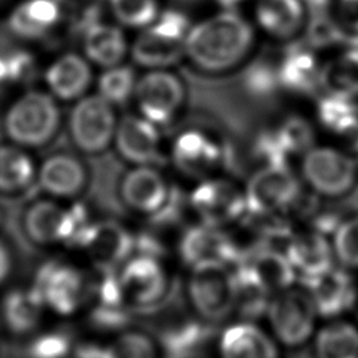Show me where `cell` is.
I'll return each mask as SVG.
<instances>
[{
  "mask_svg": "<svg viewBox=\"0 0 358 358\" xmlns=\"http://www.w3.org/2000/svg\"><path fill=\"white\" fill-rule=\"evenodd\" d=\"M1 222H3V215H1V211H0V225H1Z\"/></svg>",
  "mask_w": 358,
  "mask_h": 358,
  "instance_id": "obj_42",
  "label": "cell"
},
{
  "mask_svg": "<svg viewBox=\"0 0 358 358\" xmlns=\"http://www.w3.org/2000/svg\"><path fill=\"white\" fill-rule=\"evenodd\" d=\"M282 81L294 90H309L319 77V67L315 59L306 52H296L282 64Z\"/></svg>",
  "mask_w": 358,
  "mask_h": 358,
  "instance_id": "obj_36",
  "label": "cell"
},
{
  "mask_svg": "<svg viewBox=\"0 0 358 358\" xmlns=\"http://www.w3.org/2000/svg\"><path fill=\"white\" fill-rule=\"evenodd\" d=\"M36 185V166L18 145H0V196H24Z\"/></svg>",
  "mask_w": 358,
  "mask_h": 358,
  "instance_id": "obj_29",
  "label": "cell"
},
{
  "mask_svg": "<svg viewBox=\"0 0 358 358\" xmlns=\"http://www.w3.org/2000/svg\"><path fill=\"white\" fill-rule=\"evenodd\" d=\"M245 197L252 215L278 218L295 208L301 199V183L285 165L270 164L250 176Z\"/></svg>",
  "mask_w": 358,
  "mask_h": 358,
  "instance_id": "obj_9",
  "label": "cell"
},
{
  "mask_svg": "<svg viewBox=\"0 0 358 358\" xmlns=\"http://www.w3.org/2000/svg\"><path fill=\"white\" fill-rule=\"evenodd\" d=\"M73 358H103L102 347H95V345H78V344H77Z\"/></svg>",
  "mask_w": 358,
  "mask_h": 358,
  "instance_id": "obj_38",
  "label": "cell"
},
{
  "mask_svg": "<svg viewBox=\"0 0 358 358\" xmlns=\"http://www.w3.org/2000/svg\"><path fill=\"white\" fill-rule=\"evenodd\" d=\"M59 0H24L8 15V29L25 41L45 38L60 21Z\"/></svg>",
  "mask_w": 358,
  "mask_h": 358,
  "instance_id": "obj_27",
  "label": "cell"
},
{
  "mask_svg": "<svg viewBox=\"0 0 358 358\" xmlns=\"http://www.w3.org/2000/svg\"><path fill=\"white\" fill-rule=\"evenodd\" d=\"M176 249L180 260L187 267L206 262L235 266L241 257V252L227 229L201 222L186 228L180 234Z\"/></svg>",
  "mask_w": 358,
  "mask_h": 358,
  "instance_id": "obj_16",
  "label": "cell"
},
{
  "mask_svg": "<svg viewBox=\"0 0 358 358\" xmlns=\"http://www.w3.org/2000/svg\"><path fill=\"white\" fill-rule=\"evenodd\" d=\"M140 116L157 126L171 123L180 112L186 91L183 81L166 69H150L137 78L134 95Z\"/></svg>",
  "mask_w": 358,
  "mask_h": 358,
  "instance_id": "obj_14",
  "label": "cell"
},
{
  "mask_svg": "<svg viewBox=\"0 0 358 358\" xmlns=\"http://www.w3.org/2000/svg\"><path fill=\"white\" fill-rule=\"evenodd\" d=\"M14 270V259L8 245L0 239V288L8 281Z\"/></svg>",
  "mask_w": 358,
  "mask_h": 358,
  "instance_id": "obj_37",
  "label": "cell"
},
{
  "mask_svg": "<svg viewBox=\"0 0 358 358\" xmlns=\"http://www.w3.org/2000/svg\"><path fill=\"white\" fill-rule=\"evenodd\" d=\"M113 143L119 155L133 165H152L161 157L158 126L143 116L122 117L117 122Z\"/></svg>",
  "mask_w": 358,
  "mask_h": 358,
  "instance_id": "obj_24",
  "label": "cell"
},
{
  "mask_svg": "<svg viewBox=\"0 0 358 358\" xmlns=\"http://www.w3.org/2000/svg\"><path fill=\"white\" fill-rule=\"evenodd\" d=\"M87 222L85 213L80 206H67L52 197H38L28 201L20 217V227L25 239L42 249L71 248Z\"/></svg>",
  "mask_w": 358,
  "mask_h": 358,
  "instance_id": "obj_6",
  "label": "cell"
},
{
  "mask_svg": "<svg viewBox=\"0 0 358 358\" xmlns=\"http://www.w3.org/2000/svg\"><path fill=\"white\" fill-rule=\"evenodd\" d=\"M270 333L278 344L298 350L312 340L317 312L303 287H289L271 296L264 313Z\"/></svg>",
  "mask_w": 358,
  "mask_h": 358,
  "instance_id": "obj_7",
  "label": "cell"
},
{
  "mask_svg": "<svg viewBox=\"0 0 358 358\" xmlns=\"http://www.w3.org/2000/svg\"><path fill=\"white\" fill-rule=\"evenodd\" d=\"M354 309L357 310V313H358V295H357V301H355V305H354Z\"/></svg>",
  "mask_w": 358,
  "mask_h": 358,
  "instance_id": "obj_41",
  "label": "cell"
},
{
  "mask_svg": "<svg viewBox=\"0 0 358 358\" xmlns=\"http://www.w3.org/2000/svg\"><path fill=\"white\" fill-rule=\"evenodd\" d=\"M305 183L317 196L340 199L347 196L358 180V162L336 147L317 145L305 151L301 162Z\"/></svg>",
  "mask_w": 358,
  "mask_h": 358,
  "instance_id": "obj_8",
  "label": "cell"
},
{
  "mask_svg": "<svg viewBox=\"0 0 358 358\" xmlns=\"http://www.w3.org/2000/svg\"><path fill=\"white\" fill-rule=\"evenodd\" d=\"M171 155L175 166L183 175L200 180L214 176L222 159L217 141L194 129L182 131L175 138Z\"/></svg>",
  "mask_w": 358,
  "mask_h": 358,
  "instance_id": "obj_22",
  "label": "cell"
},
{
  "mask_svg": "<svg viewBox=\"0 0 358 358\" xmlns=\"http://www.w3.org/2000/svg\"><path fill=\"white\" fill-rule=\"evenodd\" d=\"M50 94L60 101H77L92 83L90 60L78 53H64L55 59L45 71Z\"/></svg>",
  "mask_w": 358,
  "mask_h": 358,
  "instance_id": "obj_25",
  "label": "cell"
},
{
  "mask_svg": "<svg viewBox=\"0 0 358 358\" xmlns=\"http://www.w3.org/2000/svg\"><path fill=\"white\" fill-rule=\"evenodd\" d=\"M103 358H165V351L151 331L124 327L102 347Z\"/></svg>",
  "mask_w": 358,
  "mask_h": 358,
  "instance_id": "obj_31",
  "label": "cell"
},
{
  "mask_svg": "<svg viewBox=\"0 0 358 358\" xmlns=\"http://www.w3.org/2000/svg\"><path fill=\"white\" fill-rule=\"evenodd\" d=\"M113 108L98 94L77 99L69 116V134L78 151L101 154L113 143L119 122Z\"/></svg>",
  "mask_w": 358,
  "mask_h": 358,
  "instance_id": "obj_11",
  "label": "cell"
},
{
  "mask_svg": "<svg viewBox=\"0 0 358 358\" xmlns=\"http://www.w3.org/2000/svg\"><path fill=\"white\" fill-rule=\"evenodd\" d=\"M60 119V110L52 94L28 90L8 105L1 127L14 145L43 148L56 138Z\"/></svg>",
  "mask_w": 358,
  "mask_h": 358,
  "instance_id": "obj_4",
  "label": "cell"
},
{
  "mask_svg": "<svg viewBox=\"0 0 358 358\" xmlns=\"http://www.w3.org/2000/svg\"><path fill=\"white\" fill-rule=\"evenodd\" d=\"M291 358H315L313 357V354L310 352V354H302V352H296L294 357H291Z\"/></svg>",
  "mask_w": 358,
  "mask_h": 358,
  "instance_id": "obj_40",
  "label": "cell"
},
{
  "mask_svg": "<svg viewBox=\"0 0 358 358\" xmlns=\"http://www.w3.org/2000/svg\"><path fill=\"white\" fill-rule=\"evenodd\" d=\"M185 296L193 315L206 324H220L236 313L238 282L234 266L206 262L189 267Z\"/></svg>",
  "mask_w": 358,
  "mask_h": 358,
  "instance_id": "obj_3",
  "label": "cell"
},
{
  "mask_svg": "<svg viewBox=\"0 0 358 358\" xmlns=\"http://www.w3.org/2000/svg\"><path fill=\"white\" fill-rule=\"evenodd\" d=\"M13 81L11 80V71H10V64L7 60L6 55H0V85L4 83Z\"/></svg>",
  "mask_w": 358,
  "mask_h": 358,
  "instance_id": "obj_39",
  "label": "cell"
},
{
  "mask_svg": "<svg viewBox=\"0 0 358 358\" xmlns=\"http://www.w3.org/2000/svg\"><path fill=\"white\" fill-rule=\"evenodd\" d=\"M186 20L178 13H164L143 28L130 52L134 62L150 69H165L185 56L189 31Z\"/></svg>",
  "mask_w": 358,
  "mask_h": 358,
  "instance_id": "obj_10",
  "label": "cell"
},
{
  "mask_svg": "<svg viewBox=\"0 0 358 358\" xmlns=\"http://www.w3.org/2000/svg\"><path fill=\"white\" fill-rule=\"evenodd\" d=\"M255 45L253 27L232 11L214 14L189 28L185 56L201 71L220 74L239 66Z\"/></svg>",
  "mask_w": 358,
  "mask_h": 358,
  "instance_id": "obj_1",
  "label": "cell"
},
{
  "mask_svg": "<svg viewBox=\"0 0 358 358\" xmlns=\"http://www.w3.org/2000/svg\"><path fill=\"white\" fill-rule=\"evenodd\" d=\"M119 193L127 210L148 218L161 215L171 201L169 186L152 165H134L127 171L120 182Z\"/></svg>",
  "mask_w": 358,
  "mask_h": 358,
  "instance_id": "obj_15",
  "label": "cell"
},
{
  "mask_svg": "<svg viewBox=\"0 0 358 358\" xmlns=\"http://www.w3.org/2000/svg\"><path fill=\"white\" fill-rule=\"evenodd\" d=\"M255 21L267 35L289 39L305 27L306 6L303 0H257Z\"/></svg>",
  "mask_w": 358,
  "mask_h": 358,
  "instance_id": "obj_26",
  "label": "cell"
},
{
  "mask_svg": "<svg viewBox=\"0 0 358 358\" xmlns=\"http://www.w3.org/2000/svg\"><path fill=\"white\" fill-rule=\"evenodd\" d=\"M76 347L71 333L66 329L43 326L28 338L27 352L29 358H73Z\"/></svg>",
  "mask_w": 358,
  "mask_h": 358,
  "instance_id": "obj_32",
  "label": "cell"
},
{
  "mask_svg": "<svg viewBox=\"0 0 358 358\" xmlns=\"http://www.w3.org/2000/svg\"><path fill=\"white\" fill-rule=\"evenodd\" d=\"M190 206L199 222L224 229L248 214L245 189L217 176L199 182L190 194Z\"/></svg>",
  "mask_w": 358,
  "mask_h": 358,
  "instance_id": "obj_13",
  "label": "cell"
},
{
  "mask_svg": "<svg viewBox=\"0 0 358 358\" xmlns=\"http://www.w3.org/2000/svg\"><path fill=\"white\" fill-rule=\"evenodd\" d=\"M88 169L74 154H49L36 169V186L52 199L62 201L80 197L88 186Z\"/></svg>",
  "mask_w": 358,
  "mask_h": 358,
  "instance_id": "obj_18",
  "label": "cell"
},
{
  "mask_svg": "<svg viewBox=\"0 0 358 358\" xmlns=\"http://www.w3.org/2000/svg\"><path fill=\"white\" fill-rule=\"evenodd\" d=\"M83 48L90 62L105 69L122 64L129 53V43L122 28L101 22L85 29Z\"/></svg>",
  "mask_w": 358,
  "mask_h": 358,
  "instance_id": "obj_28",
  "label": "cell"
},
{
  "mask_svg": "<svg viewBox=\"0 0 358 358\" xmlns=\"http://www.w3.org/2000/svg\"><path fill=\"white\" fill-rule=\"evenodd\" d=\"M281 249L296 277L303 281L322 274L336 264L330 238L316 228L291 232Z\"/></svg>",
  "mask_w": 358,
  "mask_h": 358,
  "instance_id": "obj_20",
  "label": "cell"
},
{
  "mask_svg": "<svg viewBox=\"0 0 358 358\" xmlns=\"http://www.w3.org/2000/svg\"><path fill=\"white\" fill-rule=\"evenodd\" d=\"M320 317L336 319L354 309L358 287L350 270L341 266H333L322 274L305 280L302 285Z\"/></svg>",
  "mask_w": 358,
  "mask_h": 358,
  "instance_id": "obj_19",
  "label": "cell"
},
{
  "mask_svg": "<svg viewBox=\"0 0 358 358\" xmlns=\"http://www.w3.org/2000/svg\"><path fill=\"white\" fill-rule=\"evenodd\" d=\"M0 1H1V0H0Z\"/></svg>",
  "mask_w": 358,
  "mask_h": 358,
  "instance_id": "obj_43",
  "label": "cell"
},
{
  "mask_svg": "<svg viewBox=\"0 0 358 358\" xmlns=\"http://www.w3.org/2000/svg\"><path fill=\"white\" fill-rule=\"evenodd\" d=\"M218 358H280L278 343L271 333L252 320L227 324L217 341Z\"/></svg>",
  "mask_w": 358,
  "mask_h": 358,
  "instance_id": "obj_23",
  "label": "cell"
},
{
  "mask_svg": "<svg viewBox=\"0 0 358 358\" xmlns=\"http://www.w3.org/2000/svg\"><path fill=\"white\" fill-rule=\"evenodd\" d=\"M334 260L347 270H358V214L341 220L331 232Z\"/></svg>",
  "mask_w": 358,
  "mask_h": 358,
  "instance_id": "obj_34",
  "label": "cell"
},
{
  "mask_svg": "<svg viewBox=\"0 0 358 358\" xmlns=\"http://www.w3.org/2000/svg\"><path fill=\"white\" fill-rule=\"evenodd\" d=\"M94 278L83 266L67 259H49L35 270L31 287L45 310L57 317H71L85 310Z\"/></svg>",
  "mask_w": 358,
  "mask_h": 358,
  "instance_id": "obj_2",
  "label": "cell"
},
{
  "mask_svg": "<svg viewBox=\"0 0 358 358\" xmlns=\"http://www.w3.org/2000/svg\"><path fill=\"white\" fill-rule=\"evenodd\" d=\"M115 280L130 312H152L171 299L172 275L161 256L134 252L115 271Z\"/></svg>",
  "mask_w": 358,
  "mask_h": 358,
  "instance_id": "obj_5",
  "label": "cell"
},
{
  "mask_svg": "<svg viewBox=\"0 0 358 358\" xmlns=\"http://www.w3.org/2000/svg\"><path fill=\"white\" fill-rule=\"evenodd\" d=\"M48 312L31 285L13 287L0 296V327L14 338H29L43 327Z\"/></svg>",
  "mask_w": 358,
  "mask_h": 358,
  "instance_id": "obj_21",
  "label": "cell"
},
{
  "mask_svg": "<svg viewBox=\"0 0 358 358\" xmlns=\"http://www.w3.org/2000/svg\"><path fill=\"white\" fill-rule=\"evenodd\" d=\"M234 268L270 296L295 285L296 281V274L281 248L259 246L241 255Z\"/></svg>",
  "mask_w": 358,
  "mask_h": 358,
  "instance_id": "obj_17",
  "label": "cell"
},
{
  "mask_svg": "<svg viewBox=\"0 0 358 358\" xmlns=\"http://www.w3.org/2000/svg\"><path fill=\"white\" fill-rule=\"evenodd\" d=\"M137 77L130 66L122 63L108 67L98 78V95L110 105L120 106L134 95Z\"/></svg>",
  "mask_w": 358,
  "mask_h": 358,
  "instance_id": "obj_33",
  "label": "cell"
},
{
  "mask_svg": "<svg viewBox=\"0 0 358 358\" xmlns=\"http://www.w3.org/2000/svg\"><path fill=\"white\" fill-rule=\"evenodd\" d=\"M116 21L127 28L143 29L159 15L158 0H109Z\"/></svg>",
  "mask_w": 358,
  "mask_h": 358,
  "instance_id": "obj_35",
  "label": "cell"
},
{
  "mask_svg": "<svg viewBox=\"0 0 358 358\" xmlns=\"http://www.w3.org/2000/svg\"><path fill=\"white\" fill-rule=\"evenodd\" d=\"M98 271H116L136 249V236L115 220L88 221L74 245Z\"/></svg>",
  "mask_w": 358,
  "mask_h": 358,
  "instance_id": "obj_12",
  "label": "cell"
},
{
  "mask_svg": "<svg viewBox=\"0 0 358 358\" xmlns=\"http://www.w3.org/2000/svg\"><path fill=\"white\" fill-rule=\"evenodd\" d=\"M315 358H358V326L336 317L316 329L312 337Z\"/></svg>",
  "mask_w": 358,
  "mask_h": 358,
  "instance_id": "obj_30",
  "label": "cell"
}]
</instances>
